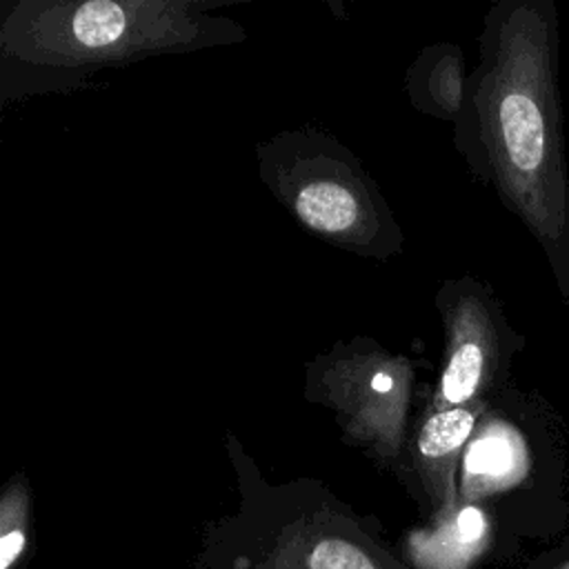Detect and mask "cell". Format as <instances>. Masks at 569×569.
I'll return each mask as SVG.
<instances>
[{
	"label": "cell",
	"mask_w": 569,
	"mask_h": 569,
	"mask_svg": "<svg viewBox=\"0 0 569 569\" xmlns=\"http://www.w3.org/2000/svg\"><path fill=\"white\" fill-rule=\"evenodd\" d=\"M296 211L302 222L322 233L351 231L360 220L356 196L338 182H311L296 196Z\"/></svg>",
	"instance_id": "6"
},
{
	"label": "cell",
	"mask_w": 569,
	"mask_h": 569,
	"mask_svg": "<svg viewBox=\"0 0 569 569\" xmlns=\"http://www.w3.org/2000/svg\"><path fill=\"white\" fill-rule=\"evenodd\" d=\"M478 111L502 196L558 267L569 236V191L556 31L540 4H522L502 22Z\"/></svg>",
	"instance_id": "1"
},
{
	"label": "cell",
	"mask_w": 569,
	"mask_h": 569,
	"mask_svg": "<svg viewBox=\"0 0 569 569\" xmlns=\"http://www.w3.org/2000/svg\"><path fill=\"white\" fill-rule=\"evenodd\" d=\"M151 7L122 4L113 0H91L76 4L67 16H58L53 36H42L40 51L53 53H107L124 51L133 44H142L153 38L160 40L164 33L160 29L158 16H147Z\"/></svg>",
	"instance_id": "2"
},
{
	"label": "cell",
	"mask_w": 569,
	"mask_h": 569,
	"mask_svg": "<svg viewBox=\"0 0 569 569\" xmlns=\"http://www.w3.org/2000/svg\"><path fill=\"white\" fill-rule=\"evenodd\" d=\"M269 551L233 562V569H402L393 556L349 529H293L276 538Z\"/></svg>",
	"instance_id": "3"
},
{
	"label": "cell",
	"mask_w": 569,
	"mask_h": 569,
	"mask_svg": "<svg viewBox=\"0 0 569 569\" xmlns=\"http://www.w3.org/2000/svg\"><path fill=\"white\" fill-rule=\"evenodd\" d=\"M565 569H569V567H565Z\"/></svg>",
	"instance_id": "9"
},
{
	"label": "cell",
	"mask_w": 569,
	"mask_h": 569,
	"mask_svg": "<svg viewBox=\"0 0 569 569\" xmlns=\"http://www.w3.org/2000/svg\"><path fill=\"white\" fill-rule=\"evenodd\" d=\"M27 496L24 489L11 487L2 498L0 509V569H11L27 542Z\"/></svg>",
	"instance_id": "7"
},
{
	"label": "cell",
	"mask_w": 569,
	"mask_h": 569,
	"mask_svg": "<svg viewBox=\"0 0 569 569\" xmlns=\"http://www.w3.org/2000/svg\"><path fill=\"white\" fill-rule=\"evenodd\" d=\"M491 358L493 331L489 318L485 309L471 300L458 309L453 320L449 358L438 387L440 407H467V402L478 393Z\"/></svg>",
	"instance_id": "4"
},
{
	"label": "cell",
	"mask_w": 569,
	"mask_h": 569,
	"mask_svg": "<svg viewBox=\"0 0 569 569\" xmlns=\"http://www.w3.org/2000/svg\"><path fill=\"white\" fill-rule=\"evenodd\" d=\"M516 465V447L507 433L482 436L467 456V473L473 478L498 480Z\"/></svg>",
	"instance_id": "8"
},
{
	"label": "cell",
	"mask_w": 569,
	"mask_h": 569,
	"mask_svg": "<svg viewBox=\"0 0 569 569\" xmlns=\"http://www.w3.org/2000/svg\"><path fill=\"white\" fill-rule=\"evenodd\" d=\"M476 425V409L453 407L438 409L429 416L418 436V453L438 507L453 502V467L458 453Z\"/></svg>",
	"instance_id": "5"
}]
</instances>
